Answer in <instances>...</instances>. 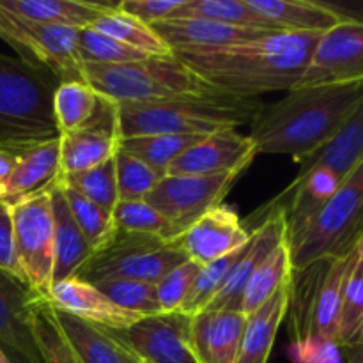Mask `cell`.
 Here are the masks:
<instances>
[{
  "label": "cell",
  "mask_w": 363,
  "mask_h": 363,
  "mask_svg": "<svg viewBox=\"0 0 363 363\" xmlns=\"http://www.w3.org/2000/svg\"><path fill=\"white\" fill-rule=\"evenodd\" d=\"M172 18H204L233 27L282 34L272 21L259 16L247 0H184L183 7Z\"/></svg>",
  "instance_id": "obj_34"
},
{
  "label": "cell",
  "mask_w": 363,
  "mask_h": 363,
  "mask_svg": "<svg viewBox=\"0 0 363 363\" xmlns=\"http://www.w3.org/2000/svg\"><path fill=\"white\" fill-rule=\"evenodd\" d=\"M110 301L117 307L124 308L128 312L140 315V318H149V315L162 314V307L158 301V293H156V284L142 282V280H103V282L94 284Z\"/></svg>",
  "instance_id": "obj_40"
},
{
  "label": "cell",
  "mask_w": 363,
  "mask_h": 363,
  "mask_svg": "<svg viewBox=\"0 0 363 363\" xmlns=\"http://www.w3.org/2000/svg\"><path fill=\"white\" fill-rule=\"evenodd\" d=\"M248 6L272 21L280 32L287 34H308L326 32L342 23L350 14L337 11L335 7L314 0H247Z\"/></svg>",
  "instance_id": "obj_22"
},
{
  "label": "cell",
  "mask_w": 363,
  "mask_h": 363,
  "mask_svg": "<svg viewBox=\"0 0 363 363\" xmlns=\"http://www.w3.org/2000/svg\"><path fill=\"white\" fill-rule=\"evenodd\" d=\"M199 272H201V266L186 259L156 282V293H158L162 312L181 311Z\"/></svg>",
  "instance_id": "obj_44"
},
{
  "label": "cell",
  "mask_w": 363,
  "mask_h": 363,
  "mask_svg": "<svg viewBox=\"0 0 363 363\" xmlns=\"http://www.w3.org/2000/svg\"><path fill=\"white\" fill-rule=\"evenodd\" d=\"M363 108V80L296 85L282 99L262 103L250 123L257 155H289L294 162L330 140Z\"/></svg>",
  "instance_id": "obj_2"
},
{
  "label": "cell",
  "mask_w": 363,
  "mask_h": 363,
  "mask_svg": "<svg viewBox=\"0 0 363 363\" xmlns=\"http://www.w3.org/2000/svg\"><path fill=\"white\" fill-rule=\"evenodd\" d=\"M262 99L213 91L149 103H117L119 137L208 135L250 124Z\"/></svg>",
  "instance_id": "obj_3"
},
{
  "label": "cell",
  "mask_w": 363,
  "mask_h": 363,
  "mask_svg": "<svg viewBox=\"0 0 363 363\" xmlns=\"http://www.w3.org/2000/svg\"><path fill=\"white\" fill-rule=\"evenodd\" d=\"M53 117L59 137L91 126L119 131L117 103L98 94L85 80L57 85L53 92Z\"/></svg>",
  "instance_id": "obj_17"
},
{
  "label": "cell",
  "mask_w": 363,
  "mask_h": 363,
  "mask_svg": "<svg viewBox=\"0 0 363 363\" xmlns=\"http://www.w3.org/2000/svg\"><path fill=\"white\" fill-rule=\"evenodd\" d=\"M0 363H9V358H7V354L2 350H0Z\"/></svg>",
  "instance_id": "obj_51"
},
{
  "label": "cell",
  "mask_w": 363,
  "mask_h": 363,
  "mask_svg": "<svg viewBox=\"0 0 363 363\" xmlns=\"http://www.w3.org/2000/svg\"><path fill=\"white\" fill-rule=\"evenodd\" d=\"M7 358H9V363H32V362L25 360V358H21V357H7Z\"/></svg>",
  "instance_id": "obj_50"
},
{
  "label": "cell",
  "mask_w": 363,
  "mask_h": 363,
  "mask_svg": "<svg viewBox=\"0 0 363 363\" xmlns=\"http://www.w3.org/2000/svg\"><path fill=\"white\" fill-rule=\"evenodd\" d=\"M287 354L293 363H342L340 347L319 335H308L291 342Z\"/></svg>",
  "instance_id": "obj_45"
},
{
  "label": "cell",
  "mask_w": 363,
  "mask_h": 363,
  "mask_svg": "<svg viewBox=\"0 0 363 363\" xmlns=\"http://www.w3.org/2000/svg\"><path fill=\"white\" fill-rule=\"evenodd\" d=\"M57 323L82 363H135L137 357L113 335L53 308Z\"/></svg>",
  "instance_id": "obj_27"
},
{
  "label": "cell",
  "mask_w": 363,
  "mask_h": 363,
  "mask_svg": "<svg viewBox=\"0 0 363 363\" xmlns=\"http://www.w3.org/2000/svg\"><path fill=\"white\" fill-rule=\"evenodd\" d=\"M60 170L62 176L78 174L98 167L116 156L119 149V131L106 128H82L60 135Z\"/></svg>",
  "instance_id": "obj_28"
},
{
  "label": "cell",
  "mask_w": 363,
  "mask_h": 363,
  "mask_svg": "<svg viewBox=\"0 0 363 363\" xmlns=\"http://www.w3.org/2000/svg\"><path fill=\"white\" fill-rule=\"evenodd\" d=\"M197 135H142V137L121 138L119 149L142 160L147 165L165 172L167 167L179 158L188 147L197 144Z\"/></svg>",
  "instance_id": "obj_36"
},
{
  "label": "cell",
  "mask_w": 363,
  "mask_h": 363,
  "mask_svg": "<svg viewBox=\"0 0 363 363\" xmlns=\"http://www.w3.org/2000/svg\"><path fill=\"white\" fill-rule=\"evenodd\" d=\"M321 34L282 32L220 48L176 50L172 55L216 91L259 98L264 92L291 91L300 84Z\"/></svg>",
  "instance_id": "obj_1"
},
{
  "label": "cell",
  "mask_w": 363,
  "mask_h": 363,
  "mask_svg": "<svg viewBox=\"0 0 363 363\" xmlns=\"http://www.w3.org/2000/svg\"><path fill=\"white\" fill-rule=\"evenodd\" d=\"M248 240H250V238H248ZM247 243L241 245L236 250L229 252V254L222 255V257L216 259V261L209 262V264L201 266V272H199L197 279H195L194 286H191L190 293H188L186 300H184L179 312L188 315H195L199 314V312L206 311L209 301L213 300V296H215V294L218 293L220 287H222L227 273L230 272V268L236 264L240 255L243 254Z\"/></svg>",
  "instance_id": "obj_42"
},
{
  "label": "cell",
  "mask_w": 363,
  "mask_h": 363,
  "mask_svg": "<svg viewBox=\"0 0 363 363\" xmlns=\"http://www.w3.org/2000/svg\"><path fill=\"white\" fill-rule=\"evenodd\" d=\"M335 344L340 350L363 344V238L354 245L344 280Z\"/></svg>",
  "instance_id": "obj_29"
},
{
  "label": "cell",
  "mask_w": 363,
  "mask_h": 363,
  "mask_svg": "<svg viewBox=\"0 0 363 363\" xmlns=\"http://www.w3.org/2000/svg\"><path fill=\"white\" fill-rule=\"evenodd\" d=\"M354 248V247H353ZM351 254L339 259H332L326 275L319 287L318 300H315L314 319H312V335H319L337 342V328H339L340 298H342L344 280L351 264Z\"/></svg>",
  "instance_id": "obj_33"
},
{
  "label": "cell",
  "mask_w": 363,
  "mask_h": 363,
  "mask_svg": "<svg viewBox=\"0 0 363 363\" xmlns=\"http://www.w3.org/2000/svg\"><path fill=\"white\" fill-rule=\"evenodd\" d=\"M0 269L25 284L23 273L18 264L16 248H14L13 213H11V206L6 202H0Z\"/></svg>",
  "instance_id": "obj_47"
},
{
  "label": "cell",
  "mask_w": 363,
  "mask_h": 363,
  "mask_svg": "<svg viewBox=\"0 0 363 363\" xmlns=\"http://www.w3.org/2000/svg\"><path fill=\"white\" fill-rule=\"evenodd\" d=\"M247 315L202 311L191 315V347L199 363H236Z\"/></svg>",
  "instance_id": "obj_19"
},
{
  "label": "cell",
  "mask_w": 363,
  "mask_h": 363,
  "mask_svg": "<svg viewBox=\"0 0 363 363\" xmlns=\"http://www.w3.org/2000/svg\"><path fill=\"white\" fill-rule=\"evenodd\" d=\"M112 333L145 363H199L191 347V315L183 312L149 315Z\"/></svg>",
  "instance_id": "obj_12"
},
{
  "label": "cell",
  "mask_w": 363,
  "mask_h": 363,
  "mask_svg": "<svg viewBox=\"0 0 363 363\" xmlns=\"http://www.w3.org/2000/svg\"><path fill=\"white\" fill-rule=\"evenodd\" d=\"M363 163L300 229L286 236L293 272L350 254L363 238Z\"/></svg>",
  "instance_id": "obj_5"
},
{
  "label": "cell",
  "mask_w": 363,
  "mask_h": 363,
  "mask_svg": "<svg viewBox=\"0 0 363 363\" xmlns=\"http://www.w3.org/2000/svg\"><path fill=\"white\" fill-rule=\"evenodd\" d=\"M347 351V363H363V344L358 346L346 347Z\"/></svg>",
  "instance_id": "obj_49"
},
{
  "label": "cell",
  "mask_w": 363,
  "mask_h": 363,
  "mask_svg": "<svg viewBox=\"0 0 363 363\" xmlns=\"http://www.w3.org/2000/svg\"><path fill=\"white\" fill-rule=\"evenodd\" d=\"M240 174L220 176H167L144 199L183 236L208 209L222 204Z\"/></svg>",
  "instance_id": "obj_10"
},
{
  "label": "cell",
  "mask_w": 363,
  "mask_h": 363,
  "mask_svg": "<svg viewBox=\"0 0 363 363\" xmlns=\"http://www.w3.org/2000/svg\"><path fill=\"white\" fill-rule=\"evenodd\" d=\"M113 225L117 230L128 234L160 238L163 241L179 240L181 234L163 215L152 206L142 201H119L112 211Z\"/></svg>",
  "instance_id": "obj_38"
},
{
  "label": "cell",
  "mask_w": 363,
  "mask_h": 363,
  "mask_svg": "<svg viewBox=\"0 0 363 363\" xmlns=\"http://www.w3.org/2000/svg\"><path fill=\"white\" fill-rule=\"evenodd\" d=\"M30 333L39 363H82L60 330L52 305L41 296L30 307Z\"/></svg>",
  "instance_id": "obj_32"
},
{
  "label": "cell",
  "mask_w": 363,
  "mask_h": 363,
  "mask_svg": "<svg viewBox=\"0 0 363 363\" xmlns=\"http://www.w3.org/2000/svg\"><path fill=\"white\" fill-rule=\"evenodd\" d=\"M59 183L52 188L53 245H55L53 284L77 277L82 266L92 255L91 247L87 245L84 234L80 233L69 209H67L66 199H64Z\"/></svg>",
  "instance_id": "obj_25"
},
{
  "label": "cell",
  "mask_w": 363,
  "mask_h": 363,
  "mask_svg": "<svg viewBox=\"0 0 363 363\" xmlns=\"http://www.w3.org/2000/svg\"><path fill=\"white\" fill-rule=\"evenodd\" d=\"M357 80H363V23L360 18H347L323 32L312 48L298 85Z\"/></svg>",
  "instance_id": "obj_11"
},
{
  "label": "cell",
  "mask_w": 363,
  "mask_h": 363,
  "mask_svg": "<svg viewBox=\"0 0 363 363\" xmlns=\"http://www.w3.org/2000/svg\"><path fill=\"white\" fill-rule=\"evenodd\" d=\"M84 80L116 103H149L213 91L174 55L128 64H84Z\"/></svg>",
  "instance_id": "obj_6"
},
{
  "label": "cell",
  "mask_w": 363,
  "mask_h": 363,
  "mask_svg": "<svg viewBox=\"0 0 363 363\" xmlns=\"http://www.w3.org/2000/svg\"><path fill=\"white\" fill-rule=\"evenodd\" d=\"M0 39L21 62L52 74L59 84L84 80L78 28L35 23L0 7Z\"/></svg>",
  "instance_id": "obj_8"
},
{
  "label": "cell",
  "mask_w": 363,
  "mask_h": 363,
  "mask_svg": "<svg viewBox=\"0 0 363 363\" xmlns=\"http://www.w3.org/2000/svg\"><path fill=\"white\" fill-rule=\"evenodd\" d=\"M184 0H121L116 4L121 13L151 27L156 21L172 18L183 7Z\"/></svg>",
  "instance_id": "obj_46"
},
{
  "label": "cell",
  "mask_w": 363,
  "mask_h": 363,
  "mask_svg": "<svg viewBox=\"0 0 363 363\" xmlns=\"http://www.w3.org/2000/svg\"><path fill=\"white\" fill-rule=\"evenodd\" d=\"M78 53L84 64H128L149 59L144 53L91 27L78 30Z\"/></svg>",
  "instance_id": "obj_43"
},
{
  "label": "cell",
  "mask_w": 363,
  "mask_h": 363,
  "mask_svg": "<svg viewBox=\"0 0 363 363\" xmlns=\"http://www.w3.org/2000/svg\"><path fill=\"white\" fill-rule=\"evenodd\" d=\"M113 4L89 0H0V7L23 20L57 27L87 28Z\"/></svg>",
  "instance_id": "obj_26"
},
{
  "label": "cell",
  "mask_w": 363,
  "mask_h": 363,
  "mask_svg": "<svg viewBox=\"0 0 363 363\" xmlns=\"http://www.w3.org/2000/svg\"><path fill=\"white\" fill-rule=\"evenodd\" d=\"M250 233L238 213L222 202L195 220L177 243L186 259L206 266L247 243Z\"/></svg>",
  "instance_id": "obj_15"
},
{
  "label": "cell",
  "mask_w": 363,
  "mask_h": 363,
  "mask_svg": "<svg viewBox=\"0 0 363 363\" xmlns=\"http://www.w3.org/2000/svg\"><path fill=\"white\" fill-rule=\"evenodd\" d=\"M113 167L119 201H142L165 177V172L121 149H117L113 156Z\"/></svg>",
  "instance_id": "obj_39"
},
{
  "label": "cell",
  "mask_w": 363,
  "mask_h": 363,
  "mask_svg": "<svg viewBox=\"0 0 363 363\" xmlns=\"http://www.w3.org/2000/svg\"><path fill=\"white\" fill-rule=\"evenodd\" d=\"M38 294L0 269V350L7 357L39 363L30 333V307Z\"/></svg>",
  "instance_id": "obj_18"
},
{
  "label": "cell",
  "mask_w": 363,
  "mask_h": 363,
  "mask_svg": "<svg viewBox=\"0 0 363 363\" xmlns=\"http://www.w3.org/2000/svg\"><path fill=\"white\" fill-rule=\"evenodd\" d=\"M60 190H62L64 199H66L67 209H69L71 216H73L74 223L80 229V233L84 234L85 241L91 247L92 252L99 250V248L105 247L110 240L113 238V234L117 233L116 225H113L112 215L106 211H103L99 206L92 204L91 201L84 197V195L78 194L77 190L66 184L60 177Z\"/></svg>",
  "instance_id": "obj_37"
},
{
  "label": "cell",
  "mask_w": 363,
  "mask_h": 363,
  "mask_svg": "<svg viewBox=\"0 0 363 363\" xmlns=\"http://www.w3.org/2000/svg\"><path fill=\"white\" fill-rule=\"evenodd\" d=\"M62 181L110 215L119 202L113 158L84 172L62 176Z\"/></svg>",
  "instance_id": "obj_41"
},
{
  "label": "cell",
  "mask_w": 363,
  "mask_h": 363,
  "mask_svg": "<svg viewBox=\"0 0 363 363\" xmlns=\"http://www.w3.org/2000/svg\"><path fill=\"white\" fill-rule=\"evenodd\" d=\"M257 156L248 135L236 130L201 138L167 167V176H220L241 174Z\"/></svg>",
  "instance_id": "obj_14"
},
{
  "label": "cell",
  "mask_w": 363,
  "mask_h": 363,
  "mask_svg": "<svg viewBox=\"0 0 363 363\" xmlns=\"http://www.w3.org/2000/svg\"><path fill=\"white\" fill-rule=\"evenodd\" d=\"M52 74L0 53V149L20 155L59 138L53 117Z\"/></svg>",
  "instance_id": "obj_4"
},
{
  "label": "cell",
  "mask_w": 363,
  "mask_h": 363,
  "mask_svg": "<svg viewBox=\"0 0 363 363\" xmlns=\"http://www.w3.org/2000/svg\"><path fill=\"white\" fill-rule=\"evenodd\" d=\"M14 248L25 284L38 296H48L53 284L52 190L11 206Z\"/></svg>",
  "instance_id": "obj_9"
},
{
  "label": "cell",
  "mask_w": 363,
  "mask_h": 363,
  "mask_svg": "<svg viewBox=\"0 0 363 363\" xmlns=\"http://www.w3.org/2000/svg\"><path fill=\"white\" fill-rule=\"evenodd\" d=\"M264 220L252 229L250 240L243 254L230 268L218 293L213 296L206 311H240L243 291L255 269L269 254L286 240V209L282 206H268ZM241 312V311H240Z\"/></svg>",
  "instance_id": "obj_13"
},
{
  "label": "cell",
  "mask_w": 363,
  "mask_h": 363,
  "mask_svg": "<svg viewBox=\"0 0 363 363\" xmlns=\"http://www.w3.org/2000/svg\"><path fill=\"white\" fill-rule=\"evenodd\" d=\"M91 28L101 32V34L110 35L116 41L137 50L147 57H172V50L162 41L158 34L152 30L149 25L121 13L113 4L108 11L99 14L92 21Z\"/></svg>",
  "instance_id": "obj_31"
},
{
  "label": "cell",
  "mask_w": 363,
  "mask_h": 363,
  "mask_svg": "<svg viewBox=\"0 0 363 363\" xmlns=\"http://www.w3.org/2000/svg\"><path fill=\"white\" fill-rule=\"evenodd\" d=\"M16 156L14 152L6 151V149H0V202L4 201V194H6V184L9 181L11 172H13L14 162H16Z\"/></svg>",
  "instance_id": "obj_48"
},
{
  "label": "cell",
  "mask_w": 363,
  "mask_h": 363,
  "mask_svg": "<svg viewBox=\"0 0 363 363\" xmlns=\"http://www.w3.org/2000/svg\"><path fill=\"white\" fill-rule=\"evenodd\" d=\"M291 279L245 321L236 363H268L275 337L287 315Z\"/></svg>",
  "instance_id": "obj_24"
},
{
  "label": "cell",
  "mask_w": 363,
  "mask_h": 363,
  "mask_svg": "<svg viewBox=\"0 0 363 363\" xmlns=\"http://www.w3.org/2000/svg\"><path fill=\"white\" fill-rule=\"evenodd\" d=\"M46 301L55 311L108 332H123L142 319L133 312L117 307L98 287L80 279H66L52 284Z\"/></svg>",
  "instance_id": "obj_16"
},
{
  "label": "cell",
  "mask_w": 363,
  "mask_h": 363,
  "mask_svg": "<svg viewBox=\"0 0 363 363\" xmlns=\"http://www.w3.org/2000/svg\"><path fill=\"white\" fill-rule=\"evenodd\" d=\"M62 177L60 170V140L43 142L20 152L6 184L4 201L13 206L25 199L52 190Z\"/></svg>",
  "instance_id": "obj_21"
},
{
  "label": "cell",
  "mask_w": 363,
  "mask_h": 363,
  "mask_svg": "<svg viewBox=\"0 0 363 363\" xmlns=\"http://www.w3.org/2000/svg\"><path fill=\"white\" fill-rule=\"evenodd\" d=\"M151 28L172 52L220 48V46L236 45V43L273 34V32L233 27V25L218 23V21L204 20V18H167V20L152 23Z\"/></svg>",
  "instance_id": "obj_20"
},
{
  "label": "cell",
  "mask_w": 363,
  "mask_h": 363,
  "mask_svg": "<svg viewBox=\"0 0 363 363\" xmlns=\"http://www.w3.org/2000/svg\"><path fill=\"white\" fill-rule=\"evenodd\" d=\"M300 172L293 183L303 179L318 169H328L340 179H346L363 163V108L358 110L326 144L298 160Z\"/></svg>",
  "instance_id": "obj_23"
},
{
  "label": "cell",
  "mask_w": 363,
  "mask_h": 363,
  "mask_svg": "<svg viewBox=\"0 0 363 363\" xmlns=\"http://www.w3.org/2000/svg\"><path fill=\"white\" fill-rule=\"evenodd\" d=\"M183 261H186V255L177 240L163 241L160 238L117 230L105 247L92 252L89 261L73 279H80L92 286L116 279L156 284Z\"/></svg>",
  "instance_id": "obj_7"
},
{
  "label": "cell",
  "mask_w": 363,
  "mask_h": 363,
  "mask_svg": "<svg viewBox=\"0 0 363 363\" xmlns=\"http://www.w3.org/2000/svg\"><path fill=\"white\" fill-rule=\"evenodd\" d=\"M330 261L315 262L301 272H293L291 275V291L287 314L291 315V342L312 335V319H314L315 300L319 287L326 275Z\"/></svg>",
  "instance_id": "obj_30"
},
{
  "label": "cell",
  "mask_w": 363,
  "mask_h": 363,
  "mask_svg": "<svg viewBox=\"0 0 363 363\" xmlns=\"http://www.w3.org/2000/svg\"><path fill=\"white\" fill-rule=\"evenodd\" d=\"M291 275H293V268H291L289 252L284 240L248 280L243 298H241V314L250 315L252 312L257 311L291 279Z\"/></svg>",
  "instance_id": "obj_35"
},
{
  "label": "cell",
  "mask_w": 363,
  "mask_h": 363,
  "mask_svg": "<svg viewBox=\"0 0 363 363\" xmlns=\"http://www.w3.org/2000/svg\"><path fill=\"white\" fill-rule=\"evenodd\" d=\"M135 363H145V362H142V360H138V358H137V362H135Z\"/></svg>",
  "instance_id": "obj_52"
}]
</instances>
